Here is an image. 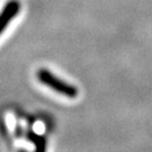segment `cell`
I'll use <instances>...</instances> for the list:
<instances>
[{
	"mask_svg": "<svg viewBox=\"0 0 152 152\" xmlns=\"http://www.w3.org/2000/svg\"><path fill=\"white\" fill-rule=\"evenodd\" d=\"M36 76H37V79L39 80L41 83H43L46 87L51 88L55 92L63 95L65 97L76 98L78 96V94H79V90H78V88L76 86L65 82L64 80H62L59 77L53 75L48 69H44V68L38 69Z\"/></svg>",
	"mask_w": 152,
	"mask_h": 152,
	"instance_id": "cell-1",
	"label": "cell"
},
{
	"mask_svg": "<svg viewBox=\"0 0 152 152\" xmlns=\"http://www.w3.org/2000/svg\"><path fill=\"white\" fill-rule=\"evenodd\" d=\"M20 11V2L18 0H10L5 5L0 12V35L4 33L7 26Z\"/></svg>",
	"mask_w": 152,
	"mask_h": 152,
	"instance_id": "cell-2",
	"label": "cell"
}]
</instances>
